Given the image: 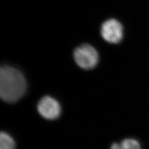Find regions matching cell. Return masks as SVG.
Returning <instances> with one entry per match:
<instances>
[{
	"label": "cell",
	"mask_w": 149,
	"mask_h": 149,
	"mask_svg": "<svg viewBox=\"0 0 149 149\" xmlns=\"http://www.w3.org/2000/svg\"><path fill=\"white\" fill-rule=\"evenodd\" d=\"M26 82L22 73L17 69L3 66L0 70V96L8 102H15L24 95Z\"/></svg>",
	"instance_id": "6da1fadb"
},
{
	"label": "cell",
	"mask_w": 149,
	"mask_h": 149,
	"mask_svg": "<svg viewBox=\"0 0 149 149\" xmlns=\"http://www.w3.org/2000/svg\"><path fill=\"white\" fill-rule=\"evenodd\" d=\"M101 34L106 41L111 44H117L123 37V27L118 21L111 19L102 24Z\"/></svg>",
	"instance_id": "3957f363"
},
{
	"label": "cell",
	"mask_w": 149,
	"mask_h": 149,
	"mask_svg": "<svg viewBox=\"0 0 149 149\" xmlns=\"http://www.w3.org/2000/svg\"><path fill=\"white\" fill-rule=\"evenodd\" d=\"M110 149H142L139 142L134 139H125L120 143H114Z\"/></svg>",
	"instance_id": "5b68a950"
},
{
	"label": "cell",
	"mask_w": 149,
	"mask_h": 149,
	"mask_svg": "<svg viewBox=\"0 0 149 149\" xmlns=\"http://www.w3.org/2000/svg\"><path fill=\"white\" fill-rule=\"evenodd\" d=\"M37 110L44 118L49 120L57 119L61 113V108L58 102L49 96H44L39 101L37 104Z\"/></svg>",
	"instance_id": "277c9868"
},
{
	"label": "cell",
	"mask_w": 149,
	"mask_h": 149,
	"mask_svg": "<svg viewBox=\"0 0 149 149\" xmlns=\"http://www.w3.org/2000/svg\"><path fill=\"white\" fill-rule=\"evenodd\" d=\"M74 58L79 67L85 70H90L97 64L99 55L96 49L90 45L84 44L74 51Z\"/></svg>",
	"instance_id": "7a4b0ae2"
},
{
	"label": "cell",
	"mask_w": 149,
	"mask_h": 149,
	"mask_svg": "<svg viewBox=\"0 0 149 149\" xmlns=\"http://www.w3.org/2000/svg\"><path fill=\"white\" fill-rule=\"evenodd\" d=\"M16 143L14 139L6 132L0 134V149H15Z\"/></svg>",
	"instance_id": "8992f818"
}]
</instances>
